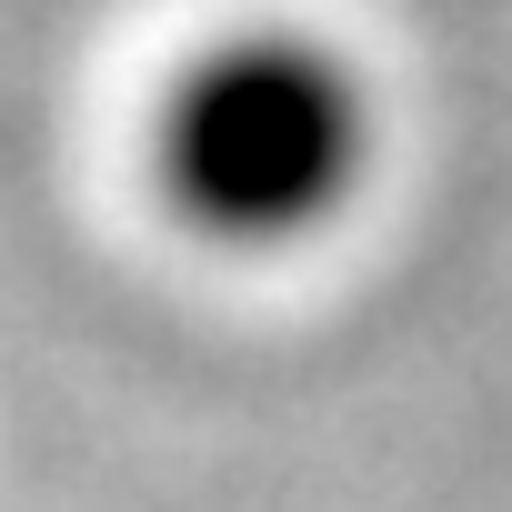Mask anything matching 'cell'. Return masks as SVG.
<instances>
[{"label": "cell", "instance_id": "obj_1", "mask_svg": "<svg viewBox=\"0 0 512 512\" xmlns=\"http://www.w3.org/2000/svg\"><path fill=\"white\" fill-rule=\"evenodd\" d=\"M392 151L372 61L292 11L201 31L141 111V181L161 221L221 262H292L332 241Z\"/></svg>", "mask_w": 512, "mask_h": 512}]
</instances>
